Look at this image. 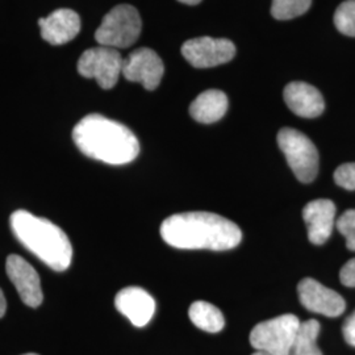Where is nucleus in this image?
Here are the masks:
<instances>
[{
  "instance_id": "obj_1",
  "label": "nucleus",
  "mask_w": 355,
  "mask_h": 355,
  "mask_svg": "<svg viewBox=\"0 0 355 355\" xmlns=\"http://www.w3.org/2000/svg\"><path fill=\"white\" fill-rule=\"evenodd\" d=\"M161 236L167 245L183 250L224 252L239 246L242 240L239 225L211 212L170 216L161 225Z\"/></svg>"
},
{
  "instance_id": "obj_2",
  "label": "nucleus",
  "mask_w": 355,
  "mask_h": 355,
  "mask_svg": "<svg viewBox=\"0 0 355 355\" xmlns=\"http://www.w3.org/2000/svg\"><path fill=\"white\" fill-rule=\"evenodd\" d=\"M76 148L108 165H127L140 153V144L129 128L102 114L83 117L73 130Z\"/></svg>"
},
{
  "instance_id": "obj_3",
  "label": "nucleus",
  "mask_w": 355,
  "mask_h": 355,
  "mask_svg": "<svg viewBox=\"0 0 355 355\" xmlns=\"http://www.w3.org/2000/svg\"><path fill=\"white\" fill-rule=\"evenodd\" d=\"M10 224L16 239L46 266L58 272L70 267L73 259L71 242L54 223L19 209L11 215Z\"/></svg>"
},
{
  "instance_id": "obj_4",
  "label": "nucleus",
  "mask_w": 355,
  "mask_h": 355,
  "mask_svg": "<svg viewBox=\"0 0 355 355\" xmlns=\"http://www.w3.org/2000/svg\"><path fill=\"white\" fill-rule=\"evenodd\" d=\"M141 17L139 11L120 4L103 17L102 24L95 32L96 41L107 48H128L140 37Z\"/></svg>"
},
{
  "instance_id": "obj_5",
  "label": "nucleus",
  "mask_w": 355,
  "mask_h": 355,
  "mask_svg": "<svg viewBox=\"0 0 355 355\" xmlns=\"http://www.w3.org/2000/svg\"><path fill=\"white\" fill-rule=\"evenodd\" d=\"M278 145L295 177L302 183L313 182L318 173V152L315 144L302 132L283 128L278 133Z\"/></svg>"
},
{
  "instance_id": "obj_6",
  "label": "nucleus",
  "mask_w": 355,
  "mask_h": 355,
  "mask_svg": "<svg viewBox=\"0 0 355 355\" xmlns=\"http://www.w3.org/2000/svg\"><path fill=\"white\" fill-rule=\"evenodd\" d=\"M300 324L299 318L291 313L267 320L254 327L250 333V343L257 352H265L270 355H290Z\"/></svg>"
},
{
  "instance_id": "obj_7",
  "label": "nucleus",
  "mask_w": 355,
  "mask_h": 355,
  "mask_svg": "<svg viewBox=\"0 0 355 355\" xmlns=\"http://www.w3.org/2000/svg\"><path fill=\"white\" fill-rule=\"evenodd\" d=\"M121 54L114 48H92L83 51L78 61V71L85 78H94L104 89L114 87L123 71Z\"/></svg>"
},
{
  "instance_id": "obj_8",
  "label": "nucleus",
  "mask_w": 355,
  "mask_h": 355,
  "mask_svg": "<svg viewBox=\"0 0 355 355\" xmlns=\"http://www.w3.org/2000/svg\"><path fill=\"white\" fill-rule=\"evenodd\" d=\"M182 54L193 67L207 69L233 60L236 46L227 38H192L183 44Z\"/></svg>"
},
{
  "instance_id": "obj_9",
  "label": "nucleus",
  "mask_w": 355,
  "mask_h": 355,
  "mask_svg": "<svg viewBox=\"0 0 355 355\" xmlns=\"http://www.w3.org/2000/svg\"><path fill=\"white\" fill-rule=\"evenodd\" d=\"M165 66L159 55L149 48L132 51L123 62L121 74L129 82L141 83L149 91L157 89L162 80Z\"/></svg>"
},
{
  "instance_id": "obj_10",
  "label": "nucleus",
  "mask_w": 355,
  "mask_h": 355,
  "mask_svg": "<svg viewBox=\"0 0 355 355\" xmlns=\"http://www.w3.org/2000/svg\"><path fill=\"white\" fill-rule=\"evenodd\" d=\"M300 303L305 309L324 315L328 318L341 316L345 312L346 303L343 296L328 287L322 286L318 280L305 278L297 286Z\"/></svg>"
},
{
  "instance_id": "obj_11",
  "label": "nucleus",
  "mask_w": 355,
  "mask_h": 355,
  "mask_svg": "<svg viewBox=\"0 0 355 355\" xmlns=\"http://www.w3.org/2000/svg\"><path fill=\"white\" fill-rule=\"evenodd\" d=\"M6 271L24 304L37 308L44 302L37 271L20 255L11 254L6 261Z\"/></svg>"
},
{
  "instance_id": "obj_12",
  "label": "nucleus",
  "mask_w": 355,
  "mask_h": 355,
  "mask_svg": "<svg viewBox=\"0 0 355 355\" xmlns=\"http://www.w3.org/2000/svg\"><path fill=\"white\" fill-rule=\"evenodd\" d=\"M117 311L135 325L142 328L149 324L155 312V302L140 287H127L114 297Z\"/></svg>"
},
{
  "instance_id": "obj_13",
  "label": "nucleus",
  "mask_w": 355,
  "mask_h": 355,
  "mask_svg": "<svg viewBox=\"0 0 355 355\" xmlns=\"http://www.w3.org/2000/svg\"><path fill=\"white\" fill-rule=\"evenodd\" d=\"M303 217L308 227V239L313 245H322L329 240L334 227L336 205L329 199H318L306 204Z\"/></svg>"
},
{
  "instance_id": "obj_14",
  "label": "nucleus",
  "mask_w": 355,
  "mask_h": 355,
  "mask_svg": "<svg viewBox=\"0 0 355 355\" xmlns=\"http://www.w3.org/2000/svg\"><path fill=\"white\" fill-rule=\"evenodd\" d=\"M41 36L51 45H62L74 40L80 31V17L69 8L51 12L48 17L40 19Z\"/></svg>"
},
{
  "instance_id": "obj_15",
  "label": "nucleus",
  "mask_w": 355,
  "mask_h": 355,
  "mask_svg": "<svg viewBox=\"0 0 355 355\" xmlns=\"http://www.w3.org/2000/svg\"><path fill=\"white\" fill-rule=\"evenodd\" d=\"M283 96L288 108L300 117H318L325 110V102L321 92L304 82H292L287 85Z\"/></svg>"
},
{
  "instance_id": "obj_16",
  "label": "nucleus",
  "mask_w": 355,
  "mask_h": 355,
  "mask_svg": "<svg viewBox=\"0 0 355 355\" xmlns=\"http://www.w3.org/2000/svg\"><path fill=\"white\" fill-rule=\"evenodd\" d=\"M228 111V98L223 91L208 89L191 103L190 114L198 123L212 124Z\"/></svg>"
},
{
  "instance_id": "obj_17",
  "label": "nucleus",
  "mask_w": 355,
  "mask_h": 355,
  "mask_svg": "<svg viewBox=\"0 0 355 355\" xmlns=\"http://www.w3.org/2000/svg\"><path fill=\"white\" fill-rule=\"evenodd\" d=\"M189 316L195 327L208 333H218L224 329L225 325L221 311L207 302H195L191 304Z\"/></svg>"
},
{
  "instance_id": "obj_18",
  "label": "nucleus",
  "mask_w": 355,
  "mask_h": 355,
  "mask_svg": "<svg viewBox=\"0 0 355 355\" xmlns=\"http://www.w3.org/2000/svg\"><path fill=\"white\" fill-rule=\"evenodd\" d=\"M320 322L318 320H308L300 324L292 343L290 355H322L318 346Z\"/></svg>"
},
{
  "instance_id": "obj_19",
  "label": "nucleus",
  "mask_w": 355,
  "mask_h": 355,
  "mask_svg": "<svg viewBox=\"0 0 355 355\" xmlns=\"http://www.w3.org/2000/svg\"><path fill=\"white\" fill-rule=\"evenodd\" d=\"M312 4V0H272L271 15L277 20H290L304 15Z\"/></svg>"
},
{
  "instance_id": "obj_20",
  "label": "nucleus",
  "mask_w": 355,
  "mask_h": 355,
  "mask_svg": "<svg viewBox=\"0 0 355 355\" xmlns=\"http://www.w3.org/2000/svg\"><path fill=\"white\" fill-rule=\"evenodd\" d=\"M336 28L345 35L355 37V0H346L334 13Z\"/></svg>"
},
{
  "instance_id": "obj_21",
  "label": "nucleus",
  "mask_w": 355,
  "mask_h": 355,
  "mask_svg": "<svg viewBox=\"0 0 355 355\" xmlns=\"http://www.w3.org/2000/svg\"><path fill=\"white\" fill-rule=\"evenodd\" d=\"M337 229L346 239V248L355 252V209L343 212V216L336 223Z\"/></svg>"
},
{
  "instance_id": "obj_22",
  "label": "nucleus",
  "mask_w": 355,
  "mask_h": 355,
  "mask_svg": "<svg viewBox=\"0 0 355 355\" xmlns=\"http://www.w3.org/2000/svg\"><path fill=\"white\" fill-rule=\"evenodd\" d=\"M336 183L345 190L355 191V164H343L334 171Z\"/></svg>"
},
{
  "instance_id": "obj_23",
  "label": "nucleus",
  "mask_w": 355,
  "mask_h": 355,
  "mask_svg": "<svg viewBox=\"0 0 355 355\" xmlns=\"http://www.w3.org/2000/svg\"><path fill=\"white\" fill-rule=\"evenodd\" d=\"M340 279L346 287H355V258L345 263L340 272Z\"/></svg>"
},
{
  "instance_id": "obj_24",
  "label": "nucleus",
  "mask_w": 355,
  "mask_h": 355,
  "mask_svg": "<svg viewBox=\"0 0 355 355\" xmlns=\"http://www.w3.org/2000/svg\"><path fill=\"white\" fill-rule=\"evenodd\" d=\"M343 333L345 341L355 347V311L343 322Z\"/></svg>"
},
{
  "instance_id": "obj_25",
  "label": "nucleus",
  "mask_w": 355,
  "mask_h": 355,
  "mask_svg": "<svg viewBox=\"0 0 355 355\" xmlns=\"http://www.w3.org/2000/svg\"><path fill=\"white\" fill-rule=\"evenodd\" d=\"M6 311H7V302H6L4 293L0 290V318L6 315Z\"/></svg>"
},
{
  "instance_id": "obj_26",
  "label": "nucleus",
  "mask_w": 355,
  "mask_h": 355,
  "mask_svg": "<svg viewBox=\"0 0 355 355\" xmlns=\"http://www.w3.org/2000/svg\"><path fill=\"white\" fill-rule=\"evenodd\" d=\"M178 1H180L183 4H189V6H195V4H199L202 0H178Z\"/></svg>"
},
{
  "instance_id": "obj_27",
  "label": "nucleus",
  "mask_w": 355,
  "mask_h": 355,
  "mask_svg": "<svg viewBox=\"0 0 355 355\" xmlns=\"http://www.w3.org/2000/svg\"><path fill=\"white\" fill-rule=\"evenodd\" d=\"M252 355H270V354H267V353H265V352H255V353H254V354H252Z\"/></svg>"
},
{
  "instance_id": "obj_28",
  "label": "nucleus",
  "mask_w": 355,
  "mask_h": 355,
  "mask_svg": "<svg viewBox=\"0 0 355 355\" xmlns=\"http://www.w3.org/2000/svg\"><path fill=\"white\" fill-rule=\"evenodd\" d=\"M24 355H38V354H24Z\"/></svg>"
}]
</instances>
